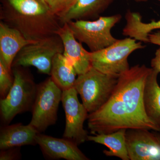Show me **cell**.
I'll use <instances>...</instances> for the list:
<instances>
[{"label": "cell", "mask_w": 160, "mask_h": 160, "mask_svg": "<svg viewBox=\"0 0 160 160\" xmlns=\"http://www.w3.org/2000/svg\"><path fill=\"white\" fill-rule=\"evenodd\" d=\"M36 42L26 38L18 30L0 22V58L12 71L13 61L25 46Z\"/></svg>", "instance_id": "cell-13"}, {"label": "cell", "mask_w": 160, "mask_h": 160, "mask_svg": "<svg viewBox=\"0 0 160 160\" xmlns=\"http://www.w3.org/2000/svg\"><path fill=\"white\" fill-rule=\"evenodd\" d=\"M119 77L105 74L92 67L84 74L78 75L73 87L89 114L97 111L108 101Z\"/></svg>", "instance_id": "cell-4"}, {"label": "cell", "mask_w": 160, "mask_h": 160, "mask_svg": "<svg viewBox=\"0 0 160 160\" xmlns=\"http://www.w3.org/2000/svg\"><path fill=\"white\" fill-rule=\"evenodd\" d=\"M14 78L12 71L7 67L2 58H0V95L4 98L8 95L13 85Z\"/></svg>", "instance_id": "cell-20"}, {"label": "cell", "mask_w": 160, "mask_h": 160, "mask_svg": "<svg viewBox=\"0 0 160 160\" xmlns=\"http://www.w3.org/2000/svg\"><path fill=\"white\" fill-rule=\"evenodd\" d=\"M133 1L137 2H147V0H133Z\"/></svg>", "instance_id": "cell-26"}, {"label": "cell", "mask_w": 160, "mask_h": 160, "mask_svg": "<svg viewBox=\"0 0 160 160\" xmlns=\"http://www.w3.org/2000/svg\"><path fill=\"white\" fill-rule=\"evenodd\" d=\"M63 52L61 38L53 35L25 46L16 57L12 67L33 66L41 73L50 76L53 58Z\"/></svg>", "instance_id": "cell-8"}, {"label": "cell", "mask_w": 160, "mask_h": 160, "mask_svg": "<svg viewBox=\"0 0 160 160\" xmlns=\"http://www.w3.org/2000/svg\"><path fill=\"white\" fill-rule=\"evenodd\" d=\"M62 90L49 77L38 85L36 97L29 125L39 133L46 131L54 125L58 119V111L62 102Z\"/></svg>", "instance_id": "cell-7"}, {"label": "cell", "mask_w": 160, "mask_h": 160, "mask_svg": "<svg viewBox=\"0 0 160 160\" xmlns=\"http://www.w3.org/2000/svg\"><path fill=\"white\" fill-rule=\"evenodd\" d=\"M159 73L157 69L151 68L144 88L143 101L147 116L160 127V86L157 80Z\"/></svg>", "instance_id": "cell-17"}, {"label": "cell", "mask_w": 160, "mask_h": 160, "mask_svg": "<svg viewBox=\"0 0 160 160\" xmlns=\"http://www.w3.org/2000/svg\"><path fill=\"white\" fill-rule=\"evenodd\" d=\"M151 68L157 69L160 73V47L156 51L154 57L151 60Z\"/></svg>", "instance_id": "cell-23"}, {"label": "cell", "mask_w": 160, "mask_h": 160, "mask_svg": "<svg viewBox=\"0 0 160 160\" xmlns=\"http://www.w3.org/2000/svg\"><path fill=\"white\" fill-rule=\"evenodd\" d=\"M64 46L63 54L69 60L78 75L84 74L92 67L90 52L87 51L75 37L67 23L58 32Z\"/></svg>", "instance_id": "cell-12"}, {"label": "cell", "mask_w": 160, "mask_h": 160, "mask_svg": "<svg viewBox=\"0 0 160 160\" xmlns=\"http://www.w3.org/2000/svg\"><path fill=\"white\" fill-rule=\"evenodd\" d=\"M151 68L137 65L121 75L108 101L88 114L92 134L108 133L121 129H146L160 132V127L146 114L143 94Z\"/></svg>", "instance_id": "cell-1"}, {"label": "cell", "mask_w": 160, "mask_h": 160, "mask_svg": "<svg viewBox=\"0 0 160 160\" xmlns=\"http://www.w3.org/2000/svg\"><path fill=\"white\" fill-rule=\"evenodd\" d=\"M142 42L131 38L118 39L115 42L104 49L90 52L92 67L105 73L119 77L128 71V59L133 52L143 49Z\"/></svg>", "instance_id": "cell-6"}, {"label": "cell", "mask_w": 160, "mask_h": 160, "mask_svg": "<svg viewBox=\"0 0 160 160\" xmlns=\"http://www.w3.org/2000/svg\"><path fill=\"white\" fill-rule=\"evenodd\" d=\"M154 133L156 137L157 138L160 144V132L156 131V132H154Z\"/></svg>", "instance_id": "cell-25"}, {"label": "cell", "mask_w": 160, "mask_h": 160, "mask_svg": "<svg viewBox=\"0 0 160 160\" xmlns=\"http://www.w3.org/2000/svg\"><path fill=\"white\" fill-rule=\"evenodd\" d=\"M125 19L126 25L123 29V35L139 42L149 43V33L155 29H160V20L144 22L142 16L138 12L127 11Z\"/></svg>", "instance_id": "cell-18"}, {"label": "cell", "mask_w": 160, "mask_h": 160, "mask_svg": "<svg viewBox=\"0 0 160 160\" xmlns=\"http://www.w3.org/2000/svg\"><path fill=\"white\" fill-rule=\"evenodd\" d=\"M76 75L74 67L63 53L56 55L52 60L50 76L62 91L74 86Z\"/></svg>", "instance_id": "cell-19"}, {"label": "cell", "mask_w": 160, "mask_h": 160, "mask_svg": "<svg viewBox=\"0 0 160 160\" xmlns=\"http://www.w3.org/2000/svg\"><path fill=\"white\" fill-rule=\"evenodd\" d=\"M122 15L100 16L94 20H77L67 23L75 37L84 43L91 52L104 49L118 39L111 34V29L120 22Z\"/></svg>", "instance_id": "cell-5"}, {"label": "cell", "mask_w": 160, "mask_h": 160, "mask_svg": "<svg viewBox=\"0 0 160 160\" xmlns=\"http://www.w3.org/2000/svg\"><path fill=\"white\" fill-rule=\"evenodd\" d=\"M36 142L44 156L50 159L89 160L78 148L77 144L68 139L58 138L38 133Z\"/></svg>", "instance_id": "cell-11"}, {"label": "cell", "mask_w": 160, "mask_h": 160, "mask_svg": "<svg viewBox=\"0 0 160 160\" xmlns=\"http://www.w3.org/2000/svg\"><path fill=\"white\" fill-rule=\"evenodd\" d=\"M26 68L12 67L13 85L6 97L0 100L1 117L6 124L10 123L18 114L32 110L38 85Z\"/></svg>", "instance_id": "cell-3"}, {"label": "cell", "mask_w": 160, "mask_h": 160, "mask_svg": "<svg viewBox=\"0 0 160 160\" xmlns=\"http://www.w3.org/2000/svg\"><path fill=\"white\" fill-rule=\"evenodd\" d=\"M74 87L63 90L62 102L66 115V126L63 138L74 142L78 146L87 141L88 132L84 128L87 119V109L80 102Z\"/></svg>", "instance_id": "cell-9"}, {"label": "cell", "mask_w": 160, "mask_h": 160, "mask_svg": "<svg viewBox=\"0 0 160 160\" xmlns=\"http://www.w3.org/2000/svg\"><path fill=\"white\" fill-rule=\"evenodd\" d=\"M52 12L61 18L73 6L77 0H40Z\"/></svg>", "instance_id": "cell-21"}, {"label": "cell", "mask_w": 160, "mask_h": 160, "mask_svg": "<svg viewBox=\"0 0 160 160\" xmlns=\"http://www.w3.org/2000/svg\"><path fill=\"white\" fill-rule=\"evenodd\" d=\"M126 129H121L108 133L88 135L87 141L106 146L109 150H104L107 156L116 157L122 160H130L126 142Z\"/></svg>", "instance_id": "cell-16"}, {"label": "cell", "mask_w": 160, "mask_h": 160, "mask_svg": "<svg viewBox=\"0 0 160 160\" xmlns=\"http://www.w3.org/2000/svg\"><path fill=\"white\" fill-rule=\"evenodd\" d=\"M126 142L130 160H160V144L154 132L146 129H128Z\"/></svg>", "instance_id": "cell-10"}, {"label": "cell", "mask_w": 160, "mask_h": 160, "mask_svg": "<svg viewBox=\"0 0 160 160\" xmlns=\"http://www.w3.org/2000/svg\"><path fill=\"white\" fill-rule=\"evenodd\" d=\"M149 43L160 46V30L149 34Z\"/></svg>", "instance_id": "cell-24"}, {"label": "cell", "mask_w": 160, "mask_h": 160, "mask_svg": "<svg viewBox=\"0 0 160 160\" xmlns=\"http://www.w3.org/2000/svg\"><path fill=\"white\" fill-rule=\"evenodd\" d=\"M19 147H13L1 150L0 160H12L19 159L21 158Z\"/></svg>", "instance_id": "cell-22"}, {"label": "cell", "mask_w": 160, "mask_h": 160, "mask_svg": "<svg viewBox=\"0 0 160 160\" xmlns=\"http://www.w3.org/2000/svg\"><path fill=\"white\" fill-rule=\"evenodd\" d=\"M114 0H77L68 11L60 18L62 25L77 20L98 18Z\"/></svg>", "instance_id": "cell-15"}, {"label": "cell", "mask_w": 160, "mask_h": 160, "mask_svg": "<svg viewBox=\"0 0 160 160\" xmlns=\"http://www.w3.org/2000/svg\"><path fill=\"white\" fill-rule=\"evenodd\" d=\"M0 19L33 42L57 34L62 26L59 18L40 0H5Z\"/></svg>", "instance_id": "cell-2"}, {"label": "cell", "mask_w": 160, "mask_h": 160, "mask_svg": "<svg viewBox=\"0 0 160 160\" xmlns=\"http://www.w3.org/2000/svg\"><path fill=\"white\" fill-rule=\"evenodd\" d=\"M158 1H160V0H158Z\"/></svg>", "instance_id": "cell-27"}, {"label": "cell", "mask_w": 160, "mask_h": 160, "mask_svg": "<svg viewBox=\"0 0 160 160\" xmlns=\"http://www.w3.org/2000/svg\"><path fill=\"white\" fill-rule=\"evenodd\" d=\"M39 132L31 125L22 123L4 126L0 132L1 150L37 144L36 137Z\"/></svg>", "instance_id": "cell-14"}]
</instances>
